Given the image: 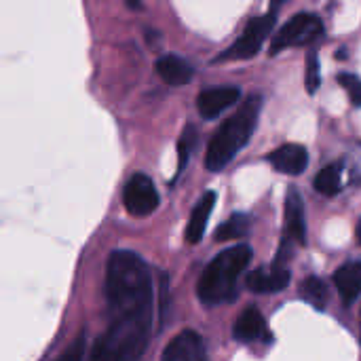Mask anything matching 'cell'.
I'll return each instance as SVG.
<instances>
[{"label":"cell","mask_w":361,"mask_h":361,"mask_svg":"<svg viewBox=\"0 0 361 361\" xmlns=\"http://www.w3.org/2000/svg\"><path fill=\"white\" fill-rule=\"evenodd\" d=\"M161 361H209L205 343L195 330L180 332L163 351Z\"/></svg>","instance_id":"8"},{"label":"cell","mask_w":361,"mask_h":361,"mask_svg":"<svg viewBox=\"0 0 361 361\" xmlns=\"http://www.w3.org/2000/svg\"><path fill=\"white\" fill-rule=\"evenodd\" d=\"M338 82L349 91V97H351L353 106L361 108V78H357L355 74H341Z\"/></svg>","instance_id":"21"},{"label":"cell","mask_w":361,"mask_h":361,"mask_svg":"<svg viewBox=\"0 0 361 361\" xmlns=\"http://www.w3.org/2000/svg\"><path fill=\"white\" fill-rule=\"evenodd\" d=\"M262 108V97L260 95H250L235 114H231L220 129L214 133L209 146H207V157L205 165L209 171H222L237 154L239 150L250 142L258 116Z\"/></svg>","instance_id":"2"},{"label":"cell","mask_w":361,"mask_h":361,"mask_svg":"<svg viewBox=\"0 0 361 361\" xmlns=\"http://www.w3.org/2000/svg\"><path fill=\"white\" fill-rule=\"evenodd\" d=\"M341 182H343V163H330L315 176V188H317V192H322L326 197L338 195Z\"/></svg>","instance_id":"16"},{"label":"cell","mask_w":361,"mask_h":361,"mask_svg":"<svg viewBox=\"0 0 361 361\" xmlns=\"http://www.w3.org/2000/svg\"><path fill=\"white\" fill-rule=\"evenodd\" d=\"M123 203L131 216L146 218L159 207V190L146 173H135L125 184Z\"/></svg>","instance_id":"6"},{"label":"cell","mask_w":361,"mask_h":361,"mask_svg":"<svg viewBox=\"0 0 361 361\" xmlns=\"http://www.w3.org/2000/svg\"><path fill=\"white\" fill-rule=\"evenodd\" d=\"M334 283L338 288L343 305L351 307L361 294V262H347L334 273Z\"/></svg>","instance_id":"13"},{"label":"cell","mask_w":361,"mask_h":361,"mask_svg":"<svg viewBox=\"0 0 361 361\" xmlns=\"http://www.w3.org/2000/svg\"><path fill=\"white\" fill-rule=\"evenodd\" d=\"M241 99V89L233 87V85H224V87H214V89H205L199 93L197 97V110L203 118L212 121L216 116H220L224 110H228L231 106H235Z\"/></svg>","instance_id":"7"},{"label":"cell","mask_w":361,"mask_h":361,"mask_svg":"<svg viewBox=\"0 0 361 361\" xmlns=\"http://www.w3.org/2000/svg\"><path fill=\"white\" fill-rule=\"evenodd\" d=\"M157 72H159V76H161L167 85H171V87H182V85H186V82L192 78V74H195L192 66H190L186 59L178 57V55H163V57L157 61Z\"/></svg>","instance_id":"15"},{"label":"cell","mask_w":361,"mask_h":361,"mask_svg":"<svg viewBox=\"0 0 361 361\" xmlns=\"http://www.w3.org/2000/svg\"><path fill=\"white\" fill-rule=\"evenodd\" d=\"M300 298L307 300L317 311H324V307L328 302V288H326V283L319 277L311 275V277H307L300 283Z\"/></svg>","instance_id":"17"},{"label":"cell","mask_w":361,"mask_h":361,"mask_svg":"<svg viewBox=\"0 0 361 361\" xmlns=\"http://www.w3.org/2000/svg\"><path fill=\"white\" fill-rule=\"evenodd\" d=\"M247 288L256 294H275V292H281L288 288L290 283V271L288 267H281V264H275L269 267V269H256L247 275L245 279Z\"/></svg>","instance_id":"10"},{"label":"cell","mask_w":361,"mask_h":361,"mask_svg":"<svg viewBox=\"0 0 361 361\" xmlns=\"http://www.w3.org/2000/svg\"><path fill=\"white\" fill-rule=\"evenodd\" d=\"M252 262V247L250 245H235L220 252L203 271L197 294L203 305L216 307L226 305L237 298V281L241 273Z\"/></svg>","instance_id":"3"},{"label":"cell","mask_w":361,"mask_h":361,"mask_svg":"<svg viewBox=\"0 0 361 361\" xmlns=\"http://www.w3.org/2000/svg\"><path fill=\"white\" fill-rule=\"evenodd\" d=\"M262 336H267V324L262 313L256 307L245 309L233 326V338L237 343H256L262 341Z\"/></svg>","instance_id":"12"},{"label":"cell","mask_w":361,"mask_h":361,"mask_svg":"<svg viewBox=\"0 0 361 361\" xmlns=\"http://www.w3.org/2000/svg\"><path fill=\"white\" fill-rule=\"evenodd\" d=\"M214 205H216V192H205L199 203L195 205L192 214H190V220H188V226H186V241L188 243H199L205 235V228H207V220L214 212Z\"/></svg>","instance_id":"14"},{"label":"cell","mask_w":361,"mask_h":361,"mask_svg":"<svg viewBox=\"0 0 361 361\" xmlns=\"http://www.w3.org/2000/svg\"><path fill=\"white\" fill-rule=\"evenodd\" d=\"M250 233V218L245 214H235L231 220H226L218 231H216V239L218 241H233V239H241Z\"/></svg>","instance_id":"18"},{"label":"cell","mask_w":361,"mask_h":361,"mask_svg":"<svg viewBox=\"0 0 361 361\" xmlns=\"http://www.w3.org/2000/svg\"><path fill=\"white\" fill-rule=\"evenodd\" d=\"M307 237V224H305V203L302 195L292 186L286 195V233L283 241L305 245Z\"/></svg>","instance_id":"9"},{"label":"cell","mask_w":361,"mask_h":361,"mask_svg":"<svg viewBox=\"0 0 361 361\" xmlns=\"http://www.w3.org/2000/svg\"><path fill=\"white\" fill-rule=\"evenodd\" d=\"M85 347H87L85 336H78V338L61 353V357L57 361H82L85 360Z\"/></svg>","instance_id":"22"},{"label":"cell","mask_w":361,"mask_h":361,"mask_svg":"<svg viewBox=\"0 0 361 361\" xmlns=\"http://www.w3.org/2000/svg\"><path fill=\"white\" fill-rule=\"evenodd\" d=\"M275 27V13H267V15H256L247 21L243 34L222 53L216 57V61H243V59H252L258 55V51L262 49L264 40L271 36Z\"/></svg>","instance_id":"4"},{"label":"cell","mask_w":361,"mask_h":361,"mask_svg":"<svg viewBox=\"0 0 361 361\" xmlns=\"http://www.w3.org/2000/svg\"><path fill=\"white\" fill-rule=\"evenodd\" d=\"M269 163L286 176H300L309 167V152L300 144H283L269 154Z\"/></svg>","instance_id":"11"},{"label":"cell","mask_w":361,"mask_h":361,"mask_svg":"<svg viewBox=\"0 0 361 361\" xmlns=\"http://www.w3.org/2000/svg\"><path fill=\"white\" fill-rule=\"evenodd\" d=\"M305 82H307V91L311 95L317 93L319 82H322V70H319V55H317V51H311L307 55V76H305Z\"/></svg>","instance_id":"19"},{"label":"cell","mask_w":361,"mask_h":361,"mask_svg":"<svg viewBox=\"0 0 361 361\" xmlns=\"http://www.w3.org/2000/svg\"><path fill=\"white\" fill-rule=\"evenodd\" d=\"M106 330L91 361H140L154 326V283L146 260L116 250L106 264Z\"/></svg>","instance_id":"1"},{"label":"cell","mask_w":361,"mask_h":361,"mask_svg":"<svg viewBox=\"0 0 361 361\" xmlns=\"http://www.w3.org/2000/svg\"><path fill=\"white\" fill-rule=\"evenodd\" d=\"M357 241L361 243V220H360V224H357Z\"/></svg>","instance_id":"23"},{"label":"cell","mask_w":361,"mask_h":361,"mask_svg":"<svg viewBox=\"0 0 361 361\" xmlns=\"http://www.w3.org/2000/svg\"><path fill=\"white\" fill-rule=\"evenodd\" d=\"M324 34V23L313 13H298L288 23L279 27V32L271 40V55L286 51L290 47H307L315 42Z\"/></svg>","instance_id":"5"},{"label":"cell","mask_w":361,"mask_h":361,"mask_svg":"<svg viewBox=\"0 0 361 361\" xmlns=\"http://www.w3.org/2000/svg\"><path fill=\"white\" fill-rule=\"evenodd\" d=\"M195 142H197V131H195V127H186L184 133H182V137H180V144H178V157H180V161H178V173H182V169L186 167Z\"/></svg>","instance_id":"20"}]
</instances>
